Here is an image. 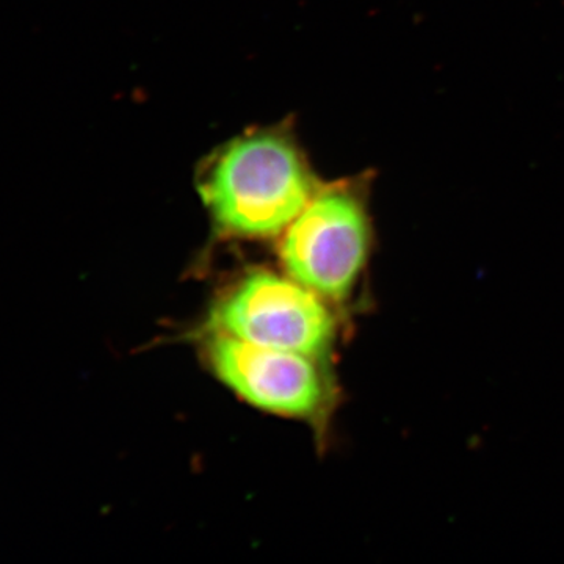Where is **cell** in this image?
<instances>
[{"instance_id":"cell-1","label":"cell","mask_w":564,"mask_h":564,"mask_svg":"<svg viewBox=\"0 0 564 564\" xmlns=\"http://www.w3.org/2000/svg\"><path fill=\"white\" fill-rule=\"evenodd\" d=\"M199 191L223 234L269 239L289 228L318 188L296 144L280 132L261 131L226 144Z\"/></svg>"},{"instance_id":"cell-2","label":"cell","mask_w":564,"mask_h":564,"mask_svg":"<svg viewBox=\"0 0 564 564\" xmlns=\"http://www.w3.org/2000/svg\"><path fill=\"white\" fill-rule=\"evenodd\" d=\"M366 182L317 191L281 240L285 273L326 302L350 299L372 250Z\"/></svg>"},{"instance_id":"cell-3","label":"cell","mask_w":564,"mask_h":564,"mask_svg":"<svg viewBox=\"0 0 564 564\" xmlns=\"http://www.w3.org/2000/svg\"><path fill=\"white\" fill-rule=\"evenodd\" d=\"M328 303L288 273L252 270L215 303L209 332L321 358L337 334Z\"/></svg>"},{"instance_id":"cell-4","label":"cell","mask_w":564,"mask_h":564,"mask_svg":"<svg viewBox=\"0 0 564 564\" xmlns=\"http://www.w3.org/2000/svg\"><path fill=\"white\" fill-rule=\"evenodd\" d=\"M204 355L226 388L265 413L315 421L332 403V381L314 356L214 332H209Z\"/></svg>"}]
</instances>
